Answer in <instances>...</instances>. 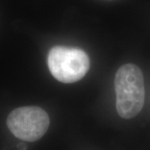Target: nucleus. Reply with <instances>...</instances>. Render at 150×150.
Returning a JSON list of instances; mask_svg holds the SVG:
<instances>
[{
    "label": "nucleus",
    "mask_w": 150,
    "mask_h": 150,
    "mask_svg": "<svg viewBox=\"0 0 150 150\" xmlns=\"http://www.w3.org/2000/svg\"><path fill=\"white\" fill-rule=\"evenodd\" d=\"M114 88L118 115L125 119L137 116L144 104V80L141 69L133 64L121 66L115 75Z\"/></svg>",
    "instance_id": "f257e3e1"
},
{
    "label": "nucleus",
    "mask_w": 150,
    "mask_h": 150,
    "mask_svg": "<svg viewBox=\"0 0 150 150\" xmlns=\"http://www.w3.org/2000/svg\"><path fill=\"white\" fill-rule=\"evenodd\" d=\"M51 74L61 83H71L82 79L89 69V58L83 50L67 46H54L48 55Z\"/></svg>",
    "instance_id": "f03ea898"
},
{
    "label": "nucleus",
    "mask_w": 150,
    "mask_h": 150,
    "mask_svg": "<svg viewBox=\"0 0 150 150\" xmlns=\"http://www.w3.org/2000/svg\"><path fill=\"white\" fill-rule=\"evenodd\" d=\"M7 125L18 139L34 142L47 132L49 117L45 110L37 106L18 108L9 113Z\"/></svg>",
    "instance_id": "7ed1b4c3"
},
{
    "label": "nucleus",
    "mask_w": 150,
    "mask_h": 150,
    "mask_svg": "<svg viewBox=\"0 0 150 150\" xmlns=\"http://www.w3.org/2000/svg\"><path fill=\"white\" fill-rule=\"evenodd\" d=\"M18 150H26L27 149V145L25 144H19L18 145Z\"/></svg>",
    "instance_id": "20e7f679"
}]
</instances>
